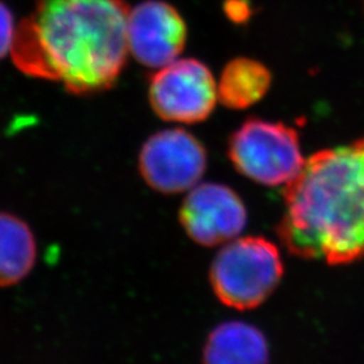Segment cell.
<instances>
[{"instance_id":"obj_8","label":"cell","mask_w":364,"mask_h":364,"mask_svg":"<svg viewBox=\"0 0 364 364\" xmlns=\"http://www.w3.org/2000/svg\"><path fill=\"white\" fill-rule=\"evenodd\" d=\"M188 37L186 23L171 4L147 0L130 10L129 52L138 63L161 69L178 60Z\"/></svg>"},{"instance_id":"obj_11","label":"cell","mask_w":364,"mask_h":364,"mask_svg":"<svg viewBox=\"0 0 364 364\" xmlns=\"http://www.w3.org/2000/svg\"><path fill=\"white\" fill-rule=\"evenodd\" d=\"M272 84L270 70L259 61L237 57L223 69L218 96L232 109H245L264 97Z\"/></svg>"},{"instance_id":"obj_7","label":"cell","mask_w":364,"mask_h":364,"mask_svg":"<svg viewBox=\"0 0 364 364\" xmlns=\"http://www.w3.org/2000/svg\"><path fill=\"white\" fill-rule=\"evenodd\" d=\"M180 221L192 240L210 247L236 239L246 227L247 210L227 185L204 182L192 188L183 200Z\"/></svg>"},{"instance_id":"obj_12","label":"cell","mask_w":364,"mask_h":364,"mask_svg":"<svg viewBox=\"0 0 364 364\" xmlns=\"http://www.w3.org/2000/svg\"><path fill=\"white\" fill-rule=\"evenodd\" d=\"M16 25L11 10L0 1V60L11 52Z\"/></svg>"},{"instance_id":"obj_2","label":"cell","mask_w":364,"mask_h":364,"mask_svg":"<svg viewBox=\"0 0 364 364\" xmlns=\"http://www.w3.org/2000/svg\"><path fill=\"white\" fill-rule=\"evenodd\" d=\"M124 0H38L28 16L38 43L39 78L72 95L107 91L129 55Z\"/></svg>"},{"instance_id":"obj_10","label":"cell","mask_w":364,"mask_h":364,"mask_svg":"<svg viewBox=\"0 0 364 364\" xmlns=\"http://www.w3.org/2000/svg\"><path fill=\"white\" fill-rule=\"evenodd\" d=\"M37 240L30 225L0 210V287L22 282L36 266Z\"/></svg>"},{"instance_id":"obj_1","label":"cell","mask_w":364,"mask_h":364,"mask_svg":"<svg viewBox=\"0 0 364 364\" xmlns=\"http://www.w3.org/2000/svg\"><path fill=\"white\" fill-rule=\"evenodd\" d=\"M285 186L277 232L290 254L329 264L364 258V136L314 153Z\"/></svg>"},{"instance_id":"obj_9","label":"cell","mask_w":364,"mask_h":364,"mask_svg":"<svg viewBox=\"0 0 364 364\" xmlns=\"http://www.w3.org/2000/svg\"><path fill=\"white\" fill-rule=\"evenodd\" d=\"M269 346L255 326L230 321L215 328L204 347V364H267Z\"/></svg>"},{"instance_id":"obj_5","label":"cell","mask_w":364,"mask_h":364,"mask_svg":"<svg viewBox=\"0 0 364 364\" xmlns=\"http://www.w3.org/2000/svg\"><path fill=\"white\" fill-rule=\"evenodd\" d=\"M149 99L156 115L168 122L198 123L215 109L218 82L201 61L176 60L153 76Z\"/></svg>"},{"instance_id":"obj_3","label":"cell","mask_w":364,"mask_h":364,"mask_svg":"<svg viewBox=\"0 0 364 364\" xmlns=\"http://www.w3.org/2000/svg\"><path fill=\"white\" fill-rule=\"evenodd\" d=\"M284 275L278 248L260 236L236 237L221 248L210 266V285L221 302L237 311L259 306Z\"/></svg>"},{"instance_id":"obj_6","label":"cell","mask_w":364,"mask_h":364,"mask_svg":"<svg viewBox=\"0 0 364 364\" xmlns=\"http://www.w3.org/2000/svg\"><path fill=\"white\" fill-rule=\"evenodd\" d=\"M207 169V151L192 134L170 129L151 135L141 150L139 170L161 193L191 191Z\"/></svg>"},{"instance_id":"obj_4","label":"cell","mask_w":364,"mask_h":364,"mask_svg":"<svg viewBox=\"0 0 364 364\" xmlns=\"http://www.w3.org/2000/svg\"><path fill=\"white\" fill-rule=\"evenodd\" d=\"M228 156L240 174L267 186L293 181L306 161L297 131L257 117L246 120L232 134Z\"/></svg>"}]
</instances>
